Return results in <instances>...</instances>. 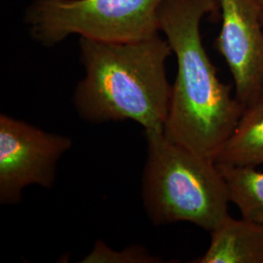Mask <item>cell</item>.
Wrapping results in <instances>:
<instances>
[{
  "instance_id": "cell-1",
  "label": "cell",
  "mask_w": 263,
  "mask_h": 263,
  "mask_svg": "<svg viewBox=\"0 0 263 263\" xmlns=\"http://www.w3.org/2000/svg\"><path fill=\"white\" fill-rule=\"evenodd\" d=\"M220 14L219 0H163L158 12L159 30L178 64L164 135L213 159L245 110L217 76L203 44L202 21H217Z\"/></svg>"
},
{
  "instance_id": "cell-2",
  "label": "cell",
  "mask_w": 263,
  "mask_h": 263,
  "mask_svg": "<svg viewBox=\"0 0 263 263\" xmlns=\"http://www.w3.org/2000/svg\"><path fill=\"white\" fill-rule=\"evenodd\" d=\"M85 76L76 85L73 105L88 122L132 120L144 131H164L172 85L166 62L173 54L155 34L134 42L106 43L80 37Z\"/></svg>"
},
{
  "instance_id": "cell-3",
  "label": "cell",
  "mask_w": 263,
  "mask_h": 263,
  "mask_svg": "<svg viewBox=\"0 0 263 263\" xmlns=\"http://www.w3.org/2000/svg\"><path fill=\"white\" fill-rule=\"evenodd\" d=\"M147 157L141 195L154 226L189 222L211 232L228 214L224 178L213 158L145 131Z\"/></svg>"
},
{
  "instance_id": "cell-4",
  "label": "cell",
  "mask_w": 263,
  "mask_h": 263,
  "mask_svg": "<svg viewBox=\"0 0 263 263\" xmlns=\"http://www.w3.org/2000/svg\"><path fill=\"white\" fill-rule=\"evenodd\" d=\"M163 0H33L25 15L32 38L51 47L77 34L106 43L159 33Z\"/></svg>"
},
{
  "instance_id": "cell-5",
  "label": "cell",
  "mask_w": 263,
  "mask_h": 263,
  "mask_svg": "<svg viewBox=\"0 0 263 263\" xmlns=\"http://www.w3.org/2000/svg\"><path fill=\"white\" fill-rule=\"evenodd\" d=\"M72 146L69 137L0 115V204L15 205L30 185L53 187L57 165Z\"/></svg>"
},
{
  "instance_id": "cell-6",
  "label": "cell",
  "mask_w": 263,
  "mask_h": 263,
  "mask_svg": "<svg viewBox=\"0 0 263 263\" xmlns=\"http://www.w3.org/2000/svg\"><path fill=\"white\" fill-rule=\"evenodd\" d=\"M221 28L215 41L245 108L263 98V9L258 0H219Z\"/></svg>"
},
{
  "instance_id": "cell-7",
  "label": "cell",
  "mask_w": 263,
  "mask_h": 263,
  "mask_svg": "<svg viewBox=\"0 0 263 263\" xmlns=\"http://www.w3.org/2000/svg\"><path fill=\"white\" fill-rule=\"evenodd\" d=\"M206 253L193 263H263V226L226 216L211 232Z\"/></svg>"
},
{
  "instance_id": "cell-8",
  "label": "cell",
  "mask_w": 263,
  "mask_h": 263,
  "mask_svg": "<svg viewBox=\"0 0 263 263\" xmlns=\"http://www.w3.org/2000/svg\"><path fill=\"white\" fill-rule=\"evenodd\" d=\"M214 160L216 164L236 167L263 165V99L245 108Z\"/></svg>"
},
{
  "instance_id": "cell-9",
  "label": "cell",
  "mask_w": 263,
  "mask_h": 263,
  "mask_svg": "<svg viewBox=\"0 0 263 263\" xmlns=\"http://www.w3.org/2000/svg\"><path fill=\"white\" fill-rule=\"evenodd\" d=\"M217 166L226 180L230 203L243 218L263 226V172L253 167Z\"/></svg>"
},
{
  "instance_id": "cell-10",
  "label": "cell",
  "mask_w": 263,
  "mask_h": 263,
  "mask_svg": "<svg viewBox=\"0 0 263 263\" xmlns=\"http://www.w3.org/2000/svg\"><path fill=\"white\" fill-rule=\"evenodd\" d=\"M159 257L154 256L141 245H133L115 251L107 245L98 241L91 253L87 254L81 262L86 263H155L160 262Z\"/></svg>"
},
{
  "instance_id": "cell-11",
  "label": "cell",
  "mask_w": 263,
  "mask_h": 263,
  "mask_svg": "<svg viewBox=\"0 0 263 263\" xmlns=\"http://www.w3.org/2000/svg\"><path fill=\"white\" fill-rule=\"evenodd\" d=\"M258 1H259V3H260V5H261L263 9V0H258Z\"/></svg>"
},
{
  "instance_id": "cell-12",
  "label": "cell",
  "mask_w": 263,
  "mask_h": 263,
  "mask_svg": "<svg viewBox=\"0 0 263 263\" xmlns=\"http://www.w3.org/2000/svg\"><path fill=\"white\" fill-rule=\"evenodd\" d=\"M262 22H263V14H262ZM262 99H263V98H262Z\"/></svg>"
}]
</instances>
